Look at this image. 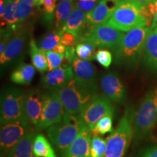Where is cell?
Instances as JSON below:
<instances>
[{
  "mask_svg": "<svg viewBox=\"0 0 157 157\" xmlns=\"http://www.w3.org/2000/svg\"><path fill=\"white\" fill-rule=\"evenodd\" d=\"M26 93L23 90L9 87L2 90L0 101V122L29 120L25 113Z\"/></svg>",
  "mask_w": 157,
  "mask_h": 157,
  "instance_id": "8992f818",
  "label": "cell"
},
{
  "mask_svg": "<svg viewBox=\"0 0 157 157\" xmlns=\"http://www.w3.org/2000/svg\"><path fill=\"white\" fill-rule=\"evenodd\" d=\"M35 129L29 120L10 121L1 124L0 157H6L21 139Z\"/></svg>",
  "mask_w": 157,
  "mask_h": 157,
  "instance_id": "9c48e42d",
  "label": "cell"
},
{
  "mask_svg": "<svg viewBox=\"0 0 157 157\" xmlns=\"http://www.w3.org/2000/svg\"><path fill=\"white\" fill-rule=\"evenodd\" d=\"M30 55L31 62L34 67L40 73H44L48 71V60L45 52L40 48H38L34 39L30 41Z\"/></svg>",
  "mask_w": 157,
  "mask_h": 157,
  "instance_id": "cb8c5ba5",
  "label": "cell"
},
{
  "mask_svg": "<svg viewBox=\"0 0 157 157\" xmlns=\"http://www.w3.org/2000/svg\"><path fill=\"white\" fill-rule=\"evenodd\" d=\"M86 20V13L77 7H74L63 27L62 31H69L78 36Z\"/></svg>",
  "mask_w": 157,
  "mask_h": 157,
  "instance_id": "7402d4cb",
  "label": "cell"
},
{
  "mask_svg": "<svg viewBox=\"0 0 157 157\" xmlns=\"http://www.w3.org/2000/svg\"><path fill=\"white\" fill-rule=\"evenodd\" d=\"M66 114L78 116L84 107L98 95V86L88 85L74 78L57 90Z\"/></svg>",
  "mask_w": 157,
  "mask_h": 157,
  "instance_id": "7a4b0ae2",
  "label": "cell"
},
{
  "mask_svg": "<svg viewBox=\"0 0 157 157\" xmlns=\"http://www.w3.org/2000/svg\"><path fill=\"white\" fill-rule=\"evenodd\" d=\"M150 28L140 26L127 31L114 50V63L117 66L133 70L143 54Z\"/></svg>",
  "mask_w": 157,
  "mask_h": 157,
  "instance_id": "6da1fadb",
  "label": "cell"
},
{
  "mask_svg": "<svg viewBox=\"0 0 157 157\" xmlns=\"http://www.w3.org/2000/svg\"><path fill=\"white\" fill-rule=\"evenodd\" d=\"M138 157H157V145L143 150Z\"/></svg>",
  "mask_w": 157,
  "mask_h": 157,
  "instance_id": "8d00e7d4",
  "label": "cell"
},
{
  "mask_svg": "<svg viewBox=\"0 0 157 157\" xmlns=\"http://www.w3.org/2000/svg\"><path fill=\"white\" fill-rule=\"evenodd\" d=\"M84 126L78 116L64 113L60 122L47 129V135L52 146L61 153L71 144Z\"/></svg>",
  "mask_w": 157,
  "mask_h": 157,
  "instance_id": "5b68a950",
  "label": "cell"
},
{
  "mask_svg": "<svg viewBox=\"0 0 157 157\" xmlns=\"http://www.w3.org/2000/svg\"><path fill=\"white\" fill-rule=\"evenodd\" d=\"M28 33L25 29H20L11 37L5 50L0 55V63L5 66L16 59L24 48Z\"/></svg>",
  "mask_w": 157,
  "mask_h": 157,
  "instance_id": "9a60e30c",
  "label": "cell"
},
{
  "mask_svg": "<svg viewBox=\"0 0 157 157\" xmlns=\"http://www.w3.org/2000/svg\"><path fill=\"white\" fill-rule=\"evenodd\" d=\"M56 1H57V0H56Z\"/></svg>",
  "mask_w": 157,
  "mask_h": 157,
  "instance_id": "ab89813d",
  "label": "cell"
},
{
  "mask_svg": "<svg viewBox=\"0 0 157 157\" xmlns=\"http://www.w3.org/2000/svg\"><path fill=\"white\" fill-rule=\"evenodd\" d=\"M95 60L104 68H109L112 63V55L109 50L105 49H101L96 52Z\"/></svg>",
  "mask_w": 157,
  "mask_h": 157,
  "instance_id": "d6a6232c",
  "label": "cell"
},
{
  "mask_svg": "<svg viewBox=\"0 0 157 157\" xmlns=\"http://www.w3.org/2000/svg\"><path fill=\"white\" fill-rule=\"evenodd\" d=\"M43 108V94L36 90H30L26 93L25 102V113L30 122L36 126L40 119Z\"/></svg>",
  "mask_w": 157,
  "mask_h": 157,
  "instance_id": "ac0fdd59",
  "label": "cell"
},
{
  "mask_svg": "<svg viewBox=\"0 0 157 157\" xmlns=\"http://www.w3.org/2000/svg\"></svg>",
  "mask_w": 157,
  "mask_h": 157,
  "instance_id": "60d3db41",
  "label": "cell"
},
{
  "mask_svg": "<svg viewBox=\"0 0 157 157\" xmlns=\"http://www.w3.org/2000/svg\"><path fill=\"white\" fill-rule=\"evenodd\" d=\"M91 131L84 126L71 144L60 153L61 157H91L90 143Z\"/></svg>",
  "mask_w": 157,
  "mask_h": 157,
  "instance_id": "5bb4252c",
  "label": "cell"
},
{
  "mask_svg": "<svg viewBox=\"0 0 157 157\" xmlns=\"http://www.w3.org/2000/svg\"><path fill=\"white\" fill-rule=\"evenodd\" d=\"M147 8L153 17V22L150 29H157V0H151L147 6Z\"/></svg>",
  "mask_w": 157,
  "mask_h": 157,
  "instance_id": "d590c367",
  "label": "cell"
},
{
  "mask_svg": "<svg viewBox=\"0 0 157 157\" xmlns=\"http://www.w3.org/2000/svg\"><path fill=\"white\" fill-rule=\"evenodd\" d=\"M78 42V36L77 35L69 32V31H62L61 41L60 43L66 47H74Z\"/></svg>",
  "mask_w": 157,
  "mask_h": 157,
  "instance_id": "836d02e7",
  "label": "cell"
},
{
  "mask_svg": "<svg viewBox=\"0 0 157 157\" xmlns=\"http://www.w3.org/2000/svg\"><path fill=\"white\" fill-rule=\"evenodd\" d=\"M36 68L34 66L27 63H21L11 74L10 79L15 84L28 85L30 84L34 78Z\"/></svg>",
  "mask_w": 157,
  "mask_h": 157,
  "instance_id": "603a6c76",
  "label": "cell"
},
{
  "mask_svg": "<svg viewBox=\"0 0 157 157\" xmlns=\"http://www.w3.org/2000/svg\"><path fill=\"white\" fill-rule=\"evenodd\" d=\"M70 65L73 69L74 78L88 85H97L96 71L91 63L78 58L76 55Z\"/></svg>",
  "mask_w": 157,
  "mask_h": 157,
  "instance_id": "e0dca14e",
  "label": "cell"
},
{
  "mask_svg": "<svg viewBox=\"0 0 157 157\" xmlns=\"http://www.w3.org/2000/svg\"><path fill=\"white\" fill-rule=\"evenodd\" d=\"M115 112L112 102L105 95H98L84 107L78 118L90 130L100 119Z\"/></svg>",
  "mask_w": 157,
  "mask_h": 157,
  "instance_id": "8fae6325",
  "label": "cell"
},
{
  "mask_svg": "<svg viewBox=\"0 0 157 157\" xmlns=\"http://www.w3.org/2000/svg\"><path fill=\"white\" fill-rule=\"evenodd\" d=\"M62 31L56 30L47 34L40 42V48L44 52L53 50L61 41Z\"/></svg>",
  "mask_w": 157,
  "mask_h": 157,
  "instance_id": "83f0119b",
  "label": "cell"
},
{
  "mask_svg": "<svg viewBox=\"0 0 157 157\" xmlns=\"http://www.w3.org/2000/svg\"><path fill=\"white\" fill-rule=\"evenodd\" d=\"M107 140L100 137L99 135L93 136L90 143V156L104 157Z\"/></svg>",
  "mask_w": 157,
  "mask_h": 157,
  "instance_id": "4dcf8cb0",
  "label": "cell"
},
{
  "mask_svg": "<svg viewBox=\"0 0 157 157\" xmlns=\"http://www.w3.org/2000/svg\"><path fill=\"white\" fill-rule=\"evenodd\" d=\"M5 10L1 16V29L15 33L21 29L16 16L19 0H5Z\"/></svg>",
  "mask_w": 157,
  "mask_h": 157,
  "instance_id": "ffe728a7",
  "label": "cell"
},
{
  "mask_svg": "<svg viewBox=\"0 0 157 157\" xmlns=\"http://www.w3.org/2000/svg\"><path fill=\"white\" fill-rule=\"evenodd\" d=\"M98 0H77L76 7L83 10L84 13H89L96 7Z\"/></svg>",
  "mask_w": 157,
  "mask_h": 157,
  "instance_id": "e575fe53",
  "label": "cell"
},
{
  "mask_svg": "<svg viewBox=\"0 0 157 157\" xmlns=\"http://www.w3.org/2000/svg\"><path fill=\"white\" fill-rule=\"evenodd\" d=\"M101 85L104 95L113 103L122 104L126 102V88L116 72L111 71L104 74L101 78Z\"/></svg>",
  "mask_w": 157,
  "mask_h": 157,
  "instance_id": "7c38bea8",
  "label": "cell"
},
{
  "mask_svg": "<svg viewBox=\"0 0 157 157\" xmlns=\"http://www.w3.org/2000/svg\"><path fill=\"white\" fill-rule=\"evenodd\" d=\"M45 54H46L47 60H48V71H52L60 67L63 62L64 61L65 54L58 53L52 50L46 51Z\"/></svg>",
  "mask_w": 157,
  "mask_h": 157,
  "instance_id": "1f68e13d",
  "label": "cell"
},
{
  "mask_svg": "<svg viewBox=\"0 0 157 157\" xmlns=\"http://www.w3.org/2000/svg\"><path fill=\"white\" fill-rule=\"evenodd\" d=\"M113 116L112 114L107 115L102 118L95 124V125L91 129V135L93 136L96 135H103L108 132L113 131Z\"/></svg>",
  "mask_w": 157,
  "mask_h": 157,
  "instance_id": "f1b7e54d",
  "label": "cell"
},
{
  "mask_svg": "<svg viewBox=\"0 0 157 157\" xmlns=\"http://www.w3.org/2000/svg\"><path fill=\"white\" fill-rule=\"evenodd\" d=\"M35 157H57L51 143L42 134H36L34 142Z\"/></svg>",
  "mask_w": 157,
  "mask_h": 157,
  "instance_id": "484cf974",
  "label": "cell"
},
{
  "mask_svg": "<svg viewBox=\"0 0 157 157\" xmlns=\"http://www.w3.org/2000/svg\"><path fill=\"white\" fill-rule=\"evenodd\" d=\"M106 24L123 32L137 27H149L148 21L143 15L142 9L126 0H119Z\"/></svg>",
  "mask_w": 157,
  "mask_h": 157,
  "instance_id": "ba28073f",
  "label": "cell"
},
{
  "mask_svg": "<svg viewBox=\"0 0 157 157\" xmlns=\"http://www.w3.org/2000/svg\"><path fill=\"white\" fill-rule=\"evenodd\" d=\"M36 129L26 135L11 149L6 157H34V142Z\"/></svg>",
  "mask_w": 157,
  "mask_h": 157,
  "instance_id": "44dd1931",
  "label": "cell"
},
{
  "mask_svg": "<svg viewBox=\"0 0 157 157\" xmlns=\"http://www.w3.org/2000/svg\"><path fill=\"white\" fill-rule=\"evenodd\" d=\"M64 113L63 105L57 91L43 94L42 114L35 128L37 131L47 129L55 124L60 122Z\"/></svg>",
  "mask_w": 157,
  "mask_h": 157,
  "instance_id": "30bf717a",
  "label": "cell"
},
{
  "mask_svg": "<svg viewBox=\"0 0 157 157\" xmlns=\"http://www.w3.org/2000/svg\"><path fill=\"white\" fill-rule=\"evenodd\" d=\"M119 0H101L93 10L86 13L85 23L98 25L106 23L113 14Z\"/></svg>",
  "mask_w": 157,
  "mask_h": 157,
  "instance_id": "2e32d148",
  "label": "cell"
},
{
  "mask_svg": "<svg viewBox=\"0 0 157 157\" xmlns=\"http://www.w3.org/2000/svg\"><path fill=\"white\" fill-rule=\"evenodd\" d=\"M34 7H36L35 0H19L16 16L18 20L20 26L21 27L22 23L31 16Z\"/></svg>",
  "mask_w": 157,
  "mask_h": 157,
  "instance_id": "4316f807",
  "label": "cell"
},
{
  "mask_svg": "<svg viewBox=\"0 0 157 157\" xmlns=\"http://www.w3.org/2000/svg\"><path fill=\"white\" fill-rule=\"evenodd\" d=\"M76 55L78 58L83 60H90L95 58V47L88 42H78L76 45Z\"/></svg>",
  "mask_w": 157,
  "mask_h": 157,
  "instance_id": "f546056e",
  "label": "cell"
},
{
  "mask_svg": "<svg viewBox=\"0 0 157 157\" xmlns=\"http://www.w3.org/2000/svg\"><path fill=\"white\" fill-rule=\"evenodd\" d=\"M126 1L130 2L136 5L137 7H138L139 8L142 9L143 7H147L148 4L151 2V0H126Z\"/></svg>",
  "mask_w": 157,
  "mask_h": 157,
  "instance_id": "74e56055",
  "label": "cell"
},
{
  "mask_svg": "<svg viewBox=\"0 0 157 157\" xmlns=\"http://www.w3.org/2000/svg\"><path fill=\"white\" fill-rule=\"evenodd\" d=\"M66 47L65 45L62 44L61 43H60L58 46L56 47V48L54 49L53 50L54 52H58V53H60V54H65V52H66Z\"/></svg>",
  "mask_w": 157,
  "mask_h": 157,
  "instance_id": "f35d334b",
  "label": "cell"
},
{
  "mask_svg": "<svg viewBox=\"0 0 157 157\" xmlns=\"http://www.w3.org/2000/svg\"><path fill=\"white\" fill-rule=\"evenodd\" d=\"M135 113L134 107H129L125 110L117 128L106 139L104 157H124L132 140Z\"/></svg>",
  "mask_w": 157,
  "mask_h": 157,
  "instance_id": "277c9868",
  "label": "cell"
},
{
  "mask_svg": "<svg viewBox=\"0 0 157 157\" xmlns=\"http://www.w3.org/2000/svg\"><path fill=\"white\" fill-rule=\"evenodd\" d=\"M74 78V74L71 65H63L58 68L49 71L42 76L43 87L50 91H57Z\"/></svg>",
  "mask_w": 157,
  "mask_h": 157,
  "instance_id": "4fadbf2b",
  "label": "cell"
},
{
  "mask_svg": "<svg viewBox=\"0 0 157 157\" xmlns=\"http://www.w3.org/2000/svg\"><path fill=\"white\" fill-rule=\"evenodd\" d=\"M124 34L123 31L106 23L90 25L84 23L78 34V42H88L95 48H108L114 50Z\"/></svg>",
  "mask_w": 157,
  "mask_h": 157,
  "instance_id": "52a82bcc",
  "label": "cell"
},
{
  "mask_svg": "<svg viewBox=\"0 0 157 157\" xmlns=\"http://www.w3.org/2000/svg\"><path fill=\"white\" fill-rule=\"evenodd\" d=\"M74 8L73 0H61L58 3L55 12V26L56 30H61Z\"/></svg>",
  "mask_w": 157,
  "mask_h": 157,
  "instance_id": "d4e9b609",
  "label": "cell"
},
{
  "mask_svg": "<svg viewBox=\"0 0 157 157\" xmlns=\"http://www.w3.org/2000/svg\"><path fill=\"white\" fill-rule=\"evenodd\" d=\"M157 123V87L146 94L136 111L133 124L135 146L151 135Z\"/></svg>",
  "mask_w": 157,
  "mask_h": 157,
  "instance_id": "3957f363",
  "label": "cell"
},
{
  "mask_svg": "<svg viewBox=\"0 0 157 157\" xmlns=\"http://www.w3.org/2000/svg\"><path fill=\"white\" fill-rule=\"evenodd\" d=\"M143 63L148 70L157 71V29L149 30L143 51Z\"/></svg>",
  "mask_w": 157,
  "mask_h": 157,
  "instance_id": "d6986e66",
  "label": "cell"
}]
</instances>
